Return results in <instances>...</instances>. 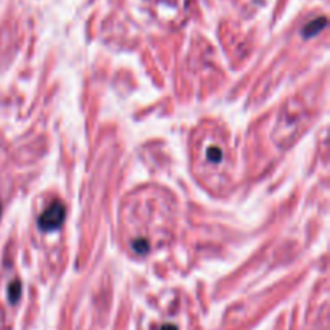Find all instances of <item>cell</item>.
Instances as JSON below:
<instances>
[{"label":"cell","instance_id":"6da1fadb","mask_svg":"<svg viewBox=\"0 0 330 330\" xmlns=\"http://www.w3.org/2000/svg\"><path fill=\"white\" fill-rule=\"evenodd\" d=\"M65 216H66V209L63 206V203L54 202L44 213L40 214L39 227L42 230H49V232L50 230L58 229L63 224V221H65Z\"/></svg>","mask_w":330,"mask_h":330},{"label":"cell","instance_id":"7a4b0ae2","mask_svg":"<svg viewBox=\"0 0 330 330\" xmlns=\"http://www.w3.org/2000/svg\"><path fill=\"white\" fill-rule=\"evenodd\" d=\"M326 18H319V19H314V21H311L310 24L306 26L305 29H303V36L305 37H312L314 34H317L319 31H321L324 26H326Z\"/></svg>","mask_w":330,"mask_h":330},{"label":"cell","instance_id":"3957f363","mask_svg":"<svg viewBox=\"0 0 330 330\" xmlns=\"http://www.w3.org/2000/svg\"><path fill=\"white\" fill-rule=\"evenodd\" d=\"M206 160L211 161V163H219L222 160V151L218 148V147H209L206 150Z\"/></svg>","mask_w":330,"mask_h":330},{"label":"cell","instance_id":"277c9868","mask_svg":"<svg viewBox=\"0 0 330 330\" xmlns=\"http://www.w3.org/2000/svg\"><path fill=\"white\" fill-rule=\"evenodd\" d=\"M10 295H12V301H17L19 295H21V287L19 284H13L12 287H10Z\"/></svg>","mask_w":330,"mask_h":330},{"label":"cell","instance_id":"5b68a950","mask_svg":"<svg viewBox=\"0 0 330 330\" xmlns=\"http://www.w3.org/2000/svg\"><path fill=\"white\" fill-rule=\"evenodd\" d=\"M161 330H177V329L174 326H171V324H167V326H163V329H161Z\"/></svg>","mask_w":330,"mask_h":330},{"label":"cell","instance_id":"8992f818","mask_svg":"<svg viewBox=\"0 0 330 330\" xmlns=\"http://www.w3.org/2000/svg\"><path fill=\"white\" fill-rule=\"evenodd\" d=\"M0 211H2V206H0Z\"/></svg>","mask_w":330,"mask_h":330}]
</instances>
